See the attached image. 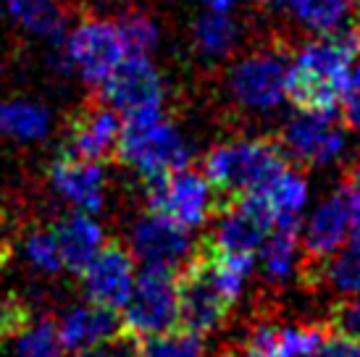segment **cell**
Wrapping results in <instances>:
<instances>
[{"label": "cell", "instance_id": "d590c367", "mask_svg": "<svg viewBox=\"0 0 360 357\" xmlns=\"http://www.w3.org/2000/svg\"><path fill=\"white\" fill-rule=\"evenodd\" d=\"M0 305H3V299H0Z\"/></svg>", "mask_w": 360, "mask_h": 357}, {"label": "cell", "instance_id": "9c48e42d", "mask_svg": "<svg viewBox=\"0 0 360 357\" xmlns=\"http://www.w3.org/2000/svg\"><path fill=\"white\" fill-rule=\"evenodd\" d=\"M101 100L124 116L142 110H160L163 82L148 56H124L101 84Z\"/></svg>", "mask_w": 360, "mask_h": 357}, {"label": "cell", "instance_id": "7c38bea8", "mask_svg": "<svg viewBox=\"0 0 360 357\" xmlns=\"http://www.w3.org/2000/svg\"><path fill=\"white\" fill-rule=\"evenodd\" d=\"M82 292L84 297L103 305V308L119 310L129 297L134 287V255L121 242H108L98 249V255L79 271Z\"/></svg>", "mask_w": 360, "mask_h": 357}, {"label": "cell", "instance_id": "4fadbf2b", "mask_svg": "<svg viewBox=\"0 0 360 357\" xmlns=\"http://www.w3.org/2000/svg\"><path fill=\"white\" fill-rule=\"evenodd\" d=\"M131 255L142 266L174 268L184 266L192 258V239L187 226H181L169 216H160L155 210H148L142 219L134 221L129 234Z\"/></svg>", "mask_w": 360, "mask_h": 357}, {"label": "cell", "instance_id": "484cf974", "mask_svg": "<svg viewBox=\"0 0 360 357\" xmlns=\"http://www.w3.org/2000/svg\"><path fill=\"white\" fill-rule=\"evenodd\" d=\"M11 357H63V347L56 337V323L48 318L30 320L13 337Z\"/></svg>", "mask_w": 360, "mask_h": 357}, {"label": "cell", "instance_id": "cb8c5ba5", "mask_svg": "<svg viewBox=\"0 0 360 357\" xmlns=\"http://www.w3.org/2000/svg\"><path fill=\"white\" fill-rule=\"evenodd\" d=\"M292 11L308 30L331 34L350 24L352 13L360 11V0H300Z\"/></svg>", "mask_w": 360, "mask_h": 357}, {"label": "cell", "instance_id": "52a82bcc", "mask_svg": "<svg viewBox=\"0 0 360 357\" xmlns=\"http://www.w3.org/2000/svg\"><path fill=\"white\" fill-rule=\"evenodd\" d=\"M216 231L205 239V245L224 252H252L260 249L276 223L274 210L266 202L260 192L237 195L231 200H224L219 208Z\"/></svg>", "mask_w": 360, "mask_h": 357}, {"label": "cell", "instance_id": "6da1fadb", "mask_svg": "<svg viewBox=\"0 0 360 357\" xmlns=\"http://www.w3.org/2000/svg\"><path fill=\"white\" fill-rule=\"evenodd\" d=\"M284 166L287 152L276 139H237L210 150L202 158V176L210 181L216 195L231 200L260 192Z\"/></svg>", "mask_w": 360, "mask_h": 357}, {"label": "cell", "instance_id": "8fae6325", "mask_svg": "<svg viewBox=\"0 0 360 357\" xmlns=\"http://www.w3.org/2000/svg\"><path fill=\"white\" fill-rule=\"evenodd\" d=\"M281 150L290 158L305 166H323L340 158L345 148V134L334 113H316V110H297V116L287 121L279 139Z\"/></svg>", "mask_w": 360, "mask_h": 357}, {"label": "cell", "instance_id": "8992f818", "mask_svg": "<svg viewBox=\"0 0 360 357\" xmlns=\"http://www.w3.org/2000/svg\"><path fill=\"white\" fill-rule=\"evenodd\" d=\"M355 226H360V187L347 178L334 195H329L313 210L305 226L302 234V247L308 258L302 271L305 278H319L321 263L350 237Z\"/></svg>", "mask_w": 360, "mask_h": 357}, {"label": "cell", "instance_id": "30bf717a", "mask_svg": "<svg viewBox=\"0 0 360 357\" xmlns=\"http://www.w3.org/2000/svg\"><path fill=\"white\" fill-rule=\"evenodd\" d=\"M287 56L281 50H260L242 58L229 74L234 100L252 110H271L284 98L287 82Z\"/></svg>", "mask_w": 360, "mask_h": 357}, {"label": "cell", "instance_id": "d6a6232c", "mask_svg": "<svg viewBox=\"0 0 360 357\" xmlns=\"http://www.w3.org/2000/svg\"><path fill=\"white\" fill-rule=\"evenodd\" d=\"M71 357H121L119 349L108 347V344H101V347H90V349H79V352H71Z\"/></svg>", "mask_w": 360, "mask_h": 357}, {"label": "cell", "instance_id": "f546056e", "mask_svg": "<svg viewBox=\"0 0 360 357\" xmlns=\"http://www.w3.org/2000/svg\"><path fill=\"white\" fill-rule=\"evenodd\" d=\"M326 323H329L334 331H340V334L360 339V294L342 297L340 302L331 308V316Z\"/></svg>", "mask_w": 360, "mask_h": 357}, {"label": "cell", "instance_id": "603a6c76", "mask_svg": "<svg viewBox=\"0 0 360 357\" xmlns=\"http://www.w3.org/2000/svg\"><path fill=\"white\" fill-rule=\"evenodd\" d=\"M260 195L271 205L276 221H300V210L308 200V184H305L302 174L290 169V163H287L266 187L260 189Z\"/></svg>", "mask_w": 360, "mask_h": 357}, {"label": "cell", "instance_id": "2e32d148", "mask_svg": "<svg viewBox=\"0 0 360 357\" xmlns=\"http://www.w3.org/2000/svg\"><path fill=\"white\" fill-rule=\"evenodd\" d=\"M121 119L119 110L101 103V105H87L71 119L69 142L66 150L87 160H105L116 152L119 142Z\"/></svg>", "mask_w": 360, "mask_h": 357}, {"label": "cell", "instance_id": "9a60e30c", "mask_svg": "<svg viewBox=\"0 0 360 357\" xmlns=\"http://www.w3.org/2000/svg\"><path fill=\"white\" fill-rule=\"evenodd\" d=\"M56 337L66 352L113 344L116 339H121V316H116V310L95 305L90 299L79 305H69L56 320Z\"/></svg>", "mask_w": 360, "mask_h": 357}, {"label": "cell", "instance_id": "4316f807", "mask_svg": "<svg viewBox=\"0 0 360 357\" xmlns=\"http://www.w3.org/2000/svg\"><path fill=\"white\" fill-rule=\"evenodd\" d=\"M21 258L27 260L32 271H37L42 276H56L58 271H63L58 245L51 228H32L21 242Z\"/></svg>", "mask_w": 360, "mask_h": 357}, {"label": "cell", "instance_id": "ba28073f", "mask_svg": "<svg viewBox=\"0 0 360 357\" xmlns=\"http://www.w3.org/2000/svg\"><path fill=\"white\" fill-rule=\"evenodd\" d=\"M124 58V45H121L119 30L113 21L105 19H84L77 24V30L66 37V48L60 60L66 69L79 71L84 82L101 87L108 79V74Z\"/></svg>", "mask_w": 360, "mask_h": 357}, {"label": "cell", "instance_id": "5bb4252c", "mask_svg": "<svg viewBox=\"0 0 360 357\" xmlns=\"http://www.w3.org/2000/svg\"><path fill=\"white\" fill-rule=\"evenodd\" d=\"M51 189L63 202H69L74 210L98 213L105 205V171L98 160H87L63 150L48 169Z\"/></svg>", "mask_w": 360, "mask_h": 357}, {"label": "cell", "instance_id": "f1b7e54d", "mask_svg": "<svg viewBox=\"0 0 360 357\" xmlns=\"http://www.w3.org/2000/svg\"><path fill=\"white\" fill-rule=\"evenodd\" d=\"M119 30L121 45H124V56H150L155 42H158V30L153 24L150 16L129 11L124 13L119 21H113Z\"/></svg>", "mask_w": 360, "mask_h": 357}, {"label": "cell", "instance_id": "d6986e66", "mask_svg": "<svg viewBox=\"0 0 360 357\" xmlns=\"http://www.w3.org/2000/svg\"><path fill=\"white\" fill-rule=\"evenodd\" d=\"M297 234H300V221H276L266 242L260 245L263 273L274 284H284L295 271L297 242H300Z\"/></svg>", "mask_w": 360, "mask_h": 357}, {"label": "cell", "instance_id": "4dcf8cb0", "mask_svg": "<svg viewBox=\"0 0 360 357\" xmlns=\"http://www.w3.org/2000/svg\"><path fill=\"white\" fill-rule=\"evenodd\" d=\"M340 108L345 126H350L352 131H360V63L347 74V82L342 87Z\"/></svg>", "mask_w": 360, "mask_h": 357}, {"label": "cell", "instance_id": "836d02e7", "mask_svg": "<svg viewBox=\"0 0 360 357\" xmlns=\"http://www.w3.org/2000/svg\"><path fill=\"white\" fill-rule=\"evenodd\" d=\"M258 3L266 8H295L300 0H258Z\"/></svg>", "mask_w": 360, "mask_h": 357}, {"label": "cell", "instance_id": "3957f363", "mask_svg": "<svg viewBox=\"0 0 360 357\" xmlns=\"http://www.w3.org/2000/svg\"><path fill=\"white\" fill-rule=\"evenodd\" d=\"M234 297L224 289L205 249L192 252L176 276V323L198 337L213 334L229 318Z\"/></svg>", "mask_w": 360, "mask_h": 357}, {"label": "cell", "instance_id": "ffe728a7", "mask_svg": "<svg viewBox=\"0 0 360 357\" xmlns=\"http://www.w3.org/2000/svg\"><path fill=\"white\" fill-rule=\"evenodd\" d=\"M11 19L37 37L58 40L69 24L66 0H6Z\"/></svg>", "mask_w": 360, "mask_h": 357}, {"label": "cell", "instance_id": "ac0fdd59", "mask_svg": "<svg viewBox=\"0 0 360 357\" xmlns=\"http://www.w3.org/2000/svg\"><path fill=\"white\" fill-rule=\"evenodd\" d=\"M329 334V323L310 326H258L245 344L242 357H308Z\"/></svg>", "mask_w": 360, "mask_h": 357}, {"label": "cell", "instance_id": "e575fe53", "mask_svg": "<svg viewBox=\"0 0 360 357\" xmlns=\"http://www.w3.org/2000/svg\"><path fill=\"white\" fill-rule=\"evenodd\" d=\"M0 213H3V189H0Z\"/></svg>", "mask_w": 360, "mask_h": 357}, {"label": "cell", "instance_id": "d4e9b609", "mask_svg": "<svg viewBox=\"0 0 360 357\" xmlns=\"http://www.w3.org/2000/svg\"><path fill=\"white\" fill-rule=\"evenodd\" d=\"M202 337L184 328H166L150 337L131 339L134 357H202Z\"/></svg>", "mask_w": 360, "mask_h": 357}, {"label": "cell", "instance_id": "e0dca14e", "mask_svg": "<svg viewBox=\"0 0 360 357\" xmlns=\"http://www.w3.org/2000/svg\"><path fill=\"white\" fill-rule=\"evenodd\" d=\"M51 231L58 245L60 263L66 271H74V273H79L105 245L103 226L92 219V213H84V210H74L69 216L58 219Z\"/></svg>", "mask_w": 360, "mask_h": 357}, {"label": "cell", "instance_id": "277c9868", "mask_svg": "<svg viewBox=\"0 0 360 357\" xmlns=\"http://www.w3.org/2000/svg\"><path fill=\"white\" fill-rule=\"evenodd\" d=\"M121 313V339L150 337L176 326V276L171 268L145 266L134 276Z\"/></svg>", "mask_w": 360, "mask_h": 357}, {"label": "cell", "instance_id": "7a4b0ae2", "mask_svg": "<svg viewBox=\"0 0 360 357\" xmlns=\"http://www.w3.org/2000/svg\"><path fill=\"white\" fill-rule=\"evenodd\" d=\"M113 155L124 166L137 171L142 178L171 174L190 163L187 142L169 119H163L160 110L124 116Z\"/></svg>", "mask_w": 360, "mask_h": 357}, {"label": "cell", "instance_id": "1f68e13d", "mask_svg": "<svg viewBox=\"0 0 360 357\" xmlns=\"http://www.w3.org/2000/svg\"><path fill=\"white\" fill-rule=\"evenodd\" d=\"M308 357H360V339L340 334L329 326V334Z\"/></svg>", "mask_w": 360, "mask_h": 357}, {"label": "cell", "instance_id": "7402d4cb", "mask_svg": "<svg viewBox=\"0 0 360 357\" xmlns=\"http://www.w3.org/2000/svg\"><path fill=\"white\" fill-rule=\"evenodd\" d=\"M321 278L329 281V287L342 297L360 294V226L352 228L350 237L321 263L319 281Z\"/></svg>", "mask_w": 360, "mask_h": 357}, {"label": "cell", "instance_id": "44dd1931", "mask_svg": "<svg viewBox=\"0 0 360 357\" xmlns=\"http://www.w3.org/2000/svg\"><path fill=\"white\" fill-rule=\"evenodd\" d=\"M51 110L32 100L0 103V134L16 142H37L51 134Z\"/></svg>", "mask_w": 360, "mask_h": 357}, {"label": "cell", "instance_id": "83f0119b", "mask_svg": "<svg viewBox=\"0 0 360 357\" xmlns=\"http://www.w3.org/2000/svg\"><path fill=\"white\" fill-rule=\"evenodd\" d=\"M234 24H231L229 13H219V11H208L200 19L195 21V42L205 56H224L234 42Z\"/></svg>", "mask_w": 360, "mask_h": 357}, {"label": "cell", "instance_id": "5b68a950", "mask_svg": "<svg viewBox=\"0 0 360 357\" xmlns=\"http://www.w3.org/2000/svg\"><path fill=\"white\" fill-rule=\"evenodd\" d=\"M142 192L148 200V208L169 216L181 226H200L216 213V189L202 176L200 171L176 169L171 174H158V176L142 178Z\"/></svg>", "mask_w": 360, "mask_h": 357}]
</instances>
